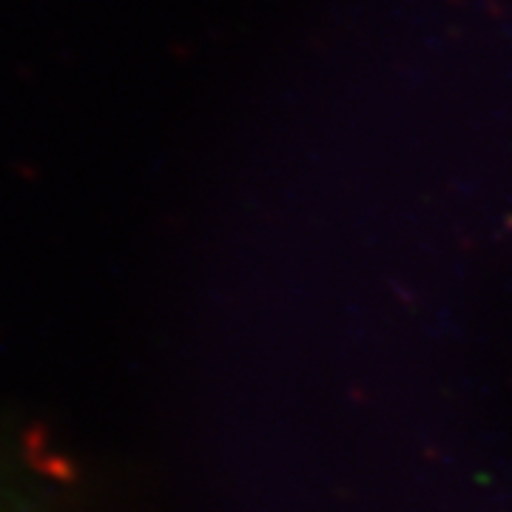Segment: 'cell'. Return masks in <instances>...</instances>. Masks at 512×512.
Listing matches in <instances>:
<instances>
[]
</instances>
